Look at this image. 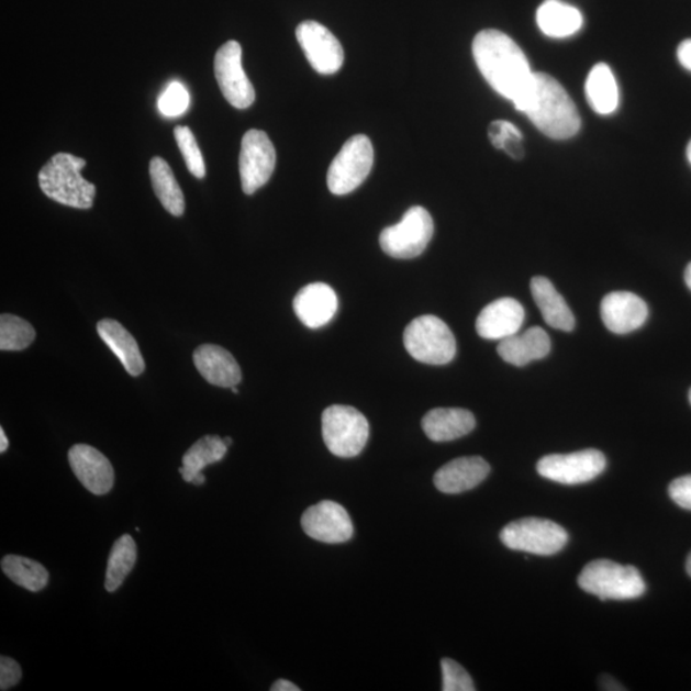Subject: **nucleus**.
<instances>
[{
  "mask_svg": "<svg viewBox=\"0 0 691 691\" xmlns=\"http://www.w3.org/2000/svg\"><path fill=\"white\" fill-rule=\"evenodd\" d=\"M472 56L481 75L500 96L516 103L533 71L525 53L499 30H483L473 38Z\"/></svg>",
  "mask_w": 691,
  "mask_h": 691,
  "instance_id": "f257e3e1",
  "label": "nucleus"
},
{
  "mask_svg": "<svg viewBox=\"0 0 691 691\" xmlns=\"http://www.w3.org/2000/svg\"><path fill=\"white\" fill-rule=\"evenodd\" d=\"M514 105L550 138H570L580 131L576 103L562 85L547 74L534 73L523 97Z\"/></svg>",
  "mask_w": 691,
  "mask_h": 691,
  "instance_id": "f03ea898",
  "label": "nucleus"
},
{
  "mask_svg": "<svg viewBox=\"0 0 691 691\" xmlns=\"http://www.w3.org/2000/svg\"><path fill=\"white\" fill-rule=\"evenodd\" d=\"M85 166L87 160L58 153L42 168L38 185L46 197L59 204L90 209L94 204L97 188L81 176Z\"/></svg>",
  "mask_w": 691,
  "mask_h": 691,
  "instance_id": "7ed1b4c3",
  "label": "nucleus"
},
{
  "mask_svg": "<svg viewBox=\"0 0 691 691\" xmlns=\"http://www.w3.org/2000/svg\"><path fill=\"white\" fill-rule=\"evenodd\" d=\"M579 587L601 601H628L646 593L647 586L642 573L632 565H620L610 560L589 562L582 569Z\"/></svg>",
  "mask_w": 691,
  "mask_h": 691,
  "instance_id": "20e7f679",
  "label": "nucleus"
},
{
  "mask_svg": "<svg viewBox=\"0 0 691 691\" xmlns=\"http://www.w3.org/2000/svg\"><path fill=\"white\" fill-rule=\"evenodd\" d=\"M403 344L415 360L430 365L452 363L457 349L452 330L434 315H422L411 322L403 333Z\"/></svg>",
  "mask_w": 691,
  "mask_h": 691,
  "instance_id": "39448f33",
  "label": "nucleus"
},
{
  "mask_svg": "<svg viewBox=\"0 0 691 691\" xmlns=\"http://www.w3.org/2000/svg\"><path fill=\"white\" fill-rule=\"evenodd\" d=\"M322 433L325 446L343 459L360 455L369 438V423L359 410L333 405L324 410Z\"/></svg>",
  "mask_w": 691,
  "mask_h": 691,
  "instance_id": "423d86ee",
  "label": "nucleus"
},
{
  "mask_svg": "<svg viewBox=\"0 0 691 691\" xmlns=\"http://www.w3.org/2000/svg\"><path fill=\"white\" fill-rule=\"evenodd\" d=\"M500 538L510 549L537 556H553L568 545L569 534L550 520L526 517L504 526Z\"/></svg>",
  "mask_w": 691,
  "mask_h": 691,
  "instance_id": "0eeeda50",
  "label": "nucleus"
},
{
  "mask_svg": "<svg viewBox=\"0 0 691 691\" xmlns=\"http://www.w3.org/2000/svg\"><path fill=\"white\" fill-rule=\"evenodd\" d=\"M434 233L432 215L422 207L410 208L402 220L380 233L382 250L394 259H414L428 247Z\"/></svg>",
  "mask_w": 691,
  "mask_h": 691,
  "instance_id": "6e6552de",
  "label": "nucleus"
},
{
  "mask_svg": "<svg viewBox=\"0 0 691 691\" xmlns=\"http://www.w3.org/2000/svg\"><path fill=\"white\" fill-rule=\"evenodd\" d=\"M375 165V149L369 137L348 138L328 169V189L335 196H347L367 180Z\"/></svg>",
  "mask_w": 691,
  "mask_h": 691,
  "instance_id": "1a4fd4ad",
  "label": "nucleus"
},
{
  "mask_svg": "<svg viewBox=\"0 0 691 691\" xmlns=\"http://www.w3.org/2000/svg\"><path fill=\"white\" fill-rule=\"evenodd\" d=\"M276 149L266 132L247 131L241 143L239 177L246 196H253L274 175Z\"/></svg>",
  "mask_w": 691,
  "mask_h": 691,
  "instance_id": "9d476101",
  "label": "nucleus"
},
{
  "mask_svg": "<svg viewBox=\"0 0 691 691\" xmlns=\"http://www.w3.org/2000/svg\"><path fill=\"white\" fill-rule=\"evenodd\" d=\"M214 73L223 97L232 107L246 110L253 105L255 90L244 71L243 48L237 42H227L216 52Z\"/></svg>",
  "mask_w": 691,
  "mask_h": 691,
  "instance_id": "9b49d317",
  "label": "nucleus"
},
{
  "mask_svg": "<svg viewBox=\"0 0 691 691\" xmlns=\"http://www.w3.org/2000/svg\"><path fill=\"white\" fill-rule=\"evenodd\" d=\"M605 457L598 449L568 455H548L542 457L537 465L539 476L556 483L576 486L600 477L605 469Z\"/></svg>",
  "mask_w": 691,
  "mask_h": 691,
  "instance_id": "f8f14e48",
  "label": "nucleus"
},
{
  "mask_svg": "<svg viewBox=\"0 0 691 691\" xmlns=\"http://www.w3.org/2000/svg\"><path fill=\"white\" fill-rule=\"evenodd\" d=\"M297 37L309 64L317 74L335 75L343 67L345 60L343 45L320 22H301L297 29Z\"/></svg>",
  "mask_w": 691,
  "mask_h": 691,
  "instance_id": "ddd939ff",
  "label": "nucleus"
},
{
  "mask_svg": "<svg viewBox=\"0 0 691 691\" xmlns=\"http://www.w3.org/2000/svg\"><path fill=\"white\" fill-rule=\"evenodd\" d=\"M301 526L310 538L328 545L346 543L354 535L348 512L333 501H322L309 508L301 517Z\"/></svg>",
  "mask_w": 691,
  "mask_h": 691,
  "instance_id": "4468645a",
  "label": "nucleus"
},
{
  "mask_svg": "<svg viewBox=\"0 0 691 691\" xmlns=\"http://www.w3.org/2000/svg\"><path fill=\"white\" fill-rule=\"evenodd\" d=\"M68 461L81 484L92 494L103 495L112 491L114 484L113 466L97 448L76 445L68 453Z\"/></svg>",
  "mask_w": 691,
  "mask_h": 691,
  "instance_id": "2eb2a0df",
  "label": "nucleus"
},
{
  "mask_svg": "<svg viewBox=\"0 0 691 691\" xmlns=\"http://www.w3.org/2000/svg\"><path fill=\"white\" fill-rule=\"evenodd\" d=\"M648 314L646 302L632 292H611L602 300V321L616 335L639 330L647 322Z\"/></svg>",
  "mask_w": 691,
  "mask_h": 691,
  "instance_id": "dca6fc26",
  "label": "nucleus"
},
{
  "mask_svg": "<svg viewBox=\"0 0 691 691\" xmlns=\"http://www.w3.org/2000/svg\"><path fill=\"white\" fill-rule=\"evenodd\" d=\"M525 320V310L515 299L502 298L481 310L477 332L481 338L504 339L516 335Z\"/></svg>",
  "mask_w": 691,
  "mask_h": 691,
  "instance_id": "f3484780",
  "label": "nucleus"
},
{
  "mask_svg": "<svg viewBox=\"0 0 691 691\" xmlns=\"http://www.w3.org/2000/svg\"><path fill=\"white\" fill-rule=\"evenodd\" d=\"M338 299L327 283H310L301 289L293 300V310L308 328L324 327L336 315Z\"/></svg>",
  "mask_w": 691,
  "mask_h": 691,
  "instance_id": "a211bd4d",
  "label": "nucleus"
},
{
  "mask_svg": "<svg viewBox=\"0 0 691 691\" xmlns=\"http://www.w3.org/2000/svg\"><path fill=\"white\" fill-rule=\"evenodd\" d=\"M491 472V466L479 456L449 461L434 476V486L442 493L459 494L478 487Z\"/></svg>",
  "mask_w": 691,
  "mask_h": 691,
  "instance_id": "6ab92c4d",
  "label": "nucleus"
},
{
  "mask_svg": "<svg viewBox=\"0 0 691 691\" xmlns=\"http://www.w3.org/2000/svg\"><path fill=\"white\" fill-rule=\"evenodd\" d=\"M193 363L209 383L232 388L243 379V372L235 357L226 348L216 345H203L193 353Z\"/></svg>",
  "mask_w": 691,
  "mask_h": 691,
  "instance_id": "aec40b11",
  "label": "nucleus"
},
{
  "mask_svg": "<svg viewBox=\"0 0 691 691\" xmlns=\"http://www.w3.org/2000/svg\"><path fill=\"white\" fill-rule=\"evenodd\" d=\"M477 421L469 410L434 409L423 417V431L433 442H449L468 436Z\"/></svg>",
  "mask_w": 691,
  "mask_h": 691,
  "instance_id": "412c9836",
  "label": "nucleus"
},
{
  "mask_svg": "<svg viewBox=\"0 0 691 691\" xmlns=\"http://www.w3.org/2000/svg\"><path fill=\"white\" fill-rule=\"evenodd\" d=\"M497 352L502 360L515 367H525L532 361L545 359L550 353V338L545 330L533 327L523 335L516 333L514 336L502 339Z\"/></svg>",
  "mask_w": 691,
  "mask_h": 691,
  "instance_id": "4be33fe9",
  "label": "nucleus"
},
{
  "mask_svg": "<svg viewBox=\"0 0 691 691\" xmlns=\"http://www.w3.org/2000/svg\"><path fill=\"white\" fill-rule=\"evenodd\" d=\"M531 290L535 304L538 305L543 320L549 327L564 332H571L576 328V317L548 278L534 277Z\"/></svg>",
  "mask_w": 691,
  "mask_h": 691,
  "instance_id": "5701e85b",
  "label": "nucleus"
},
{
  "mask_svg": "<svg viewBox=\"0 0 691 691\" xmlns=\"http://www.w3.org/2000/svg\"><path fill=\"white\" fill-rule=\"evenodd\" d=\"M97 330L100 338L119 357L124 369L134 377L142 375L145 369L144 357L131 333L121 323L113 320L100 321Z\"/></svg>",
  "mask_w": 691,
  "mask_h": 691,
  "instance_id": "b1692460",
  "label": "nucleus"
},
{
  "mask_svg": "<svg viewBox=\"0 0 691 691\" xmlns=\"http://www.w3.org/2000/svg\"><path fill=\"white\" fill-rule=\"evenodd\" d=\"M537 23L543 34L554 38H565L579 33L584 19L573 5L561 0H546L538 8Z\"/></svg>",
  "mask_w": 691,
  "mask_h": 691,
  "instance_id": "393cba45",
  "label": "nucleus"
},
{
  "mask_svg": "<svg viewBox=\"0 0 691 691\" xmlns=\"http://www.w3.org/2000/svg\"><path fill=\"white\" fill-rule=\"evenodd\" d=\"M226 442L219 436H207L193 444L182 459L181 476L186 483L203 486V470L208 465L220 462L227 454Z\"/></svg>",
  "mask_w": 691,
  "mask_h": 691,
  "instance_id": "a878e982",
  "label": "nucleus"
},
{
  "mask_svg": "<svg viewBox=\"0 0 691 691\" xmlns=\"http://www.w3.org/2000/svg\"><path fill=\"white\" fill-rule=\"evenodd\" d=\"M590 108L601 115L612 114L617 110L620 96L615 75L608 65L600 64L589 73L586 83Z\"/></svg>",
  "mask_w": 691,
  "mask_h": 691,
  "instance_id": "bb28decb",
  "label": "nucleus"
},
{
  "mask_svg": "<svg viewBox=\"0 0 691 691\" xmlns=\"http://www.w3.org/2000/svg\"><path fill=\"white\" fill-rule=\"evenodd\" d=\"M151 178L155 196L159 199L166 211L175 216H181L185 212V198L180 185L168 163L159 157L151 161Z\"/></svg>",
  "mask_w": 691,
  "mask_h": 691,
  "instance_id": "cd10ccee",
  "label": "nucleus"
},
{
  "mask_svg": "<svg viewBox=\"0 0 691 691\" xmlns=\"http://www.w3.org/2000/svg\"><path fill=\"white\" fill-rule=\"evenodd\" d=\"M2 570L8 579L14 584L30 590V592H41L49 581V572L42 564L30 560L27 557L8 555L3 557Z\"/></svg>",
  "mask_w": 691,
  "mask_h": 691,
  "instance_id": "c85d7f7f",
  "label": "nucleus"
},
{
  "mask_svg": "<svg viewBox=\"0 0 691 691\" xmlns=\"http://www.w3.org/2000/svg\"><path fill=\"white\" fill-rule=\"evenodd\" d=\"M137 560V547L134 538L129 534L122 535L116 539L111 550L110 560H108L105 573V589L113 593L119 589L124 579L134 569Z\"/></svg>",
  "mask_w": 691,
  "mask_h": 691,
  "instance_id": "c756f323",
  "label": "nucleus"
},
{
  "mask_svg": "<svg viewBox=\"0 0 691 691\" xmlns=\"http://www.w3.org/2000/svg\"><path fill=\"white\" fill-rule=\"evenodd\" d=\"M35 330L22 317L3 314L0 316V348L3 352H21L34 343Z\"/></svg>",
  "mask_w": 691,
  "mask_h": 691,
  "instance_id": "7c9ffc66",
  "label": "nucleus"
},
{
  "mask_svg": "<svg viewBox=\"0 0 691 691\" xmlns=\"http://www.w3.org/2000/svg\"><path fill=\"white\" fill-rule=\"evenodd\" d=\"M488 136L495 149L503 151L514 159L524 158L523 134L514 123L493 121L489 124Z\"/></svg>",
  "mask_w": 691,
  "mask_h": 691,
  "instance_id": "2f4dec72",
  "label": "nucleus"
},
{
  "mask_svg": "<svg viewBox=\"0 0 691 691\" xmlns=\"http://www.w3.org/2000/svg\"><path fill=\"white\" fill-rule=\"evenodd\" d=\"M175 137L191 175L197 178H204L207 168L203 154L200 152V147L192 131L189 127L178 126L175 129Z\"/></svg>",
  "mask_w": 691,
  "mask_h": 691,
  "instance_id": "473e14b6",
  "label": "nucleus"
},
{
  "mask_svg": "<svg viewBox=\"0 0 691 691\" xmlns=\"http://www.w3.org/2000/svg\"><path fill=\"white\" fill-rule=\"evenodd\" d=\"M189 91L178 81L170 82L158 99V110L168 119H176V116L182 115L189 110Z\"/></svg>",
  "mask_w": 691,
  "mask_h": 691,
  "instance_id": "72a5a7b5",
  "label": "nucleus"
},
{
  "mask_svg": "<svg viewBox=\"0 0 691 691\" xmlns=\"http://www.w3.org/2000/svg\"><path fill=\"white\" fill-rule=\"evenodd\" d=\"M442 669V690L444 691H473L472 679L460 664L454 661V659L444 658L441 661Z\"/></svg>",
  "mask_w": 691,
  "mask_h": 691,
  "instance_id": "f704fd0d",
  "label": "nucleus"
},
{
  "mask_svg": "<svg viewBox=\"0 0 691 691\" xmlns=\"http://www.w3.org/2000/svg\"><path fill=\"white\" fill-rule=\"evenodd\" d=\"M22 678L21 667L14 659L0 658V690H8L19 684Z\"/></svg>",
  "mask_w": 691,
  "mask_h": 691,
  "instance_id": "c9c22d12",
  "label": "nucleus"
},
{
  "mask_svg": "<svg viewBox=\"0 0 691 691\" xmlns=\"http://www.w3.org/2000/svg\"><path fill=\"white\" fill-rule=\"evenodd\" d=\"M669 494L678 506L691 511V476L675 479L669 487Z\"/></svg>",
  "mask_w": 691,
  "mask_h": 691,
  "instance_id": "e433bc0d",
  "label": "nucleus"
},
{
  "mask_svg": "<svg viewBox=\"0 0 691 691\" xmlns=\"http://www.w3.org/2000/svg\"><path fill=\"white\" fill-rule=\"evenodd\" d=\"M678 59L680 65L691 73V38L679 45Z\"/></svg>",
  "mask_w": 691,
  "mask_h": 691,
  "instance_id": "4c0bfd02",
  "label": "nucleus"
},
{
  "mask_svg": "<svg viewBox=\"0 0 691 691\" xmlns=\"http://www.w3.org/2000/svg\"><path fill=\"white\" fill-rule=\"evenodd\" d=\"M598 686H600V689L609 691L626 690V688L621 686L620 682L610 677V675H602L600 681H598Z\"/></svg>",
  "mask_w": 691,
  "mask_h": 691,
  "instance_id": "58836bf2",
  "label": "nucleus"
},
{
  "mask_svg": "<svg viewBox=\"0 0 691 691\" xmlns=\"http://www.w3.org/2000/svg\"><path fill=\"white\" fill-rule=\"evenodd\" d=\"M271 691H299L300 688L293 684V682L285 679H279L270 688Z\"/></svg>",
  "mask_w": 691,
  "mask_h": 691,
  "instance_id": "ea45409f",
  "label": "nucleus"
},
{
  "mask_svg": "<svg viewBox=\"0 0 691 691\" xmlns=\"http://www.w3.org/2000/svg\"><path fill=\"white\" fill-rule=\"evenodd\" d=\"M8 449V438L5 436V433L2 430H0V453L4 454Z\"/></svg>",
  "mask_w": 691,
  "mask_h": 691,
  "instance_id": "a19ab883",
  "label": "nucleus"
},
{
  "mask_svg": "<svg viewBox=\"0 0 691 691\" xmlns=\"http://www.w3.org/2000/svg\"><path fill=\"white\" fill-rule=\"evenodd\" d=\"M686 282H687V286L689 287V290L691 291V263L689 264L686 270Z\"/></svg>",
  "mask_w": 691,
  "mask_h": 691,
  "instance_id": "79ce46f5",
  "label": "nucleus"
},
{
  "mask_svg": "<svg viewBox=\"0 0 691 691\" xmlns=\"http://www.w3.org/2000/svg\"><path fill=\"white\" fill-rule=\"evenodd\" d=\"M686 568H687L688 576L691 578V553H690V555L688 556V560H687V566H686Z\"/></svg>",
  "mask_w": 691,
  "mask_h": 691,
  "instance_id": "37998d69",
  "label": "nucleus"
},
{
  "mask_svg": "<svg viewBox=\"0 0 691 691\" xmlns=\"http://www.w3.org/2000/svg\"><path fill=\"white\" fill-rule=\"evenodd\" d=\"M687 157H688V160L690 161V165H691V142L688 145Z\"/></svg>",
  "mask_w": 691,
  "mask_h": 691,
  "instance_id": "c03bdc74",
  "label": "nucleus"
},
{
  "mask_svg": "<svg viewBox=\"0 0 691 691\" xmlns=\"http://www.w3.org/2000/svg\"><path fill=\"white\" fill-rule=\"evenodd\" d=\"M224 442H226V445L230 447L232 445V439L231 438H224Z\"/></svg>",
  "mask_w": 691,
  "mask_h": 691,
  "instance_id": "a18cd8bd",
  "label": "nucleus"
},
{
  "mask_svg": "<svg viewBox=\"0 0 691 691\" xmlns=\"http://www.w3.org/2000/svg\"><path fill=\"white\" fill-rule=\"evenodd\" d=\"M231 390H232L233 393H236V394L238 393L237 386L232 387Z\"/></svg>",
  "mask_w": 691,
  "mask_h": 691,
  "instance_id": "49530a36",
  "label": "nucleus"
},
{
  "mask_svg": "<svg viewBox=\"0 0 691 691\" xmlns=\"http://www.w3.org/2000/svg\"><path fill=\"white\" fill-rule=\"evenodd\" d=\"M689 401H690V405H691V390L689 391Z\"/></svg>",
  "mask_w": 691,
  "mask_h": 691,
  "instance_id": "de8ad7c7",
  "label": "nucleus"
}]
</instances>
